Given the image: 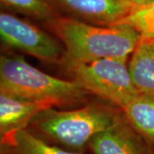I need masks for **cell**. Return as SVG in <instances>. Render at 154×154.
Instances as JSON below:
<instances>
[{"instance_id":"obj_8","label":"cell","mask_w":154,"mask_h":154,"mask_svg":"<svg viewBox=\"0 0 154 154\" xmlns=\"http://www.w3.org/2000/svg\"><path fill=\"white\" fill-rule=\"evenodd\" d=\"M51 107L47 103L30 101L0 93V140L27 128L40 111Z\"/></svg>"},{"instance_id":"obj_10","label":"cell","mask_w":154,"mask_h":154,"mask_svg":"<svg viewBox=\"0 0 154 154\" xmlns=\"http://www.w3.org/2000/svg\"><path fill=\"white\" fill-rule=\"evenodd\" d=\"M0 154H86L55 146L22 128L0 140Z\"/></svg>"},{"instance_id":"obj_11","label":"cell","mask_w":154,"mask_h":154,"mask_svg":"<svg viewBox=\"0 0 154 154\" xmlns=\"http://www.w3.org/2000/svg\"><path fill=\"white\" fill-rule=\"evenodd\" d=\"M122 110L128 122L154 148V95L140 93Z\"/></svg>"},{"instance_id":"obj_3","label":"cell","mask_w":154,"mask_h":154,"mask_svg":"<svg viewBox=\"0 0 154 154\" xmlns=\"http://www.w3.org/2000/svg\"><path fill=\"white\" fill-rule=\"evenodd\" d=\"M0 93L52 107L84 103L91 94L72 80L52 76L31 65L20 55L0 57Z\"/></svg>"},{"instance_id":"obj_9","label":"cell","mask_w":154,"mask_h":154,"mask_svg":"<svg viewBox=\"0 0 154 154\" xmlns=\"http://www.w3.org/2000/svg\"><path fill=\"white\" fill-rule=\"evenodd\" d=\"M128 69L138 91L154 95V39L141 37L130 56Z\"/></svg>"},{"instance_id":"obj_6","label":"cell","mask_w":154,"mask_h":154,"mask_svg":"<svg viewBox=\"0 0 154 154\" xmlns=\"http://www.w3.org/2000/svg\"><path fill=\"white\" fill-rule=\"evenodd\" d=\"M88 151L92 154H154L153 146L136 131L125 116L115 125L94 135Z\"/></svg>"},{"instance_id":"obj_13","label":"cell","mask_w":154,"mask_h":154,"mask_svg":"<svg viewBox=\"0 0 154 154\" xmlns=\"http://www.w3.org/2000/svg\"><path fill=\"white\" fill-rule=\"evenodd\" d=\"M122 24L129 25L142 38L154 39V1L133 7Z\"/></svg>"},{"instance_id":"obj_1","label":"cell","mask_w":154,"mask_h":154,"mask_svg":"<svg viewBox=\"0 0 154 154\" xmlns=\"http://www.w3.org/2000/svg\"><path fill=\"white\" fill-rule=\"evenodd\" d=\"M65 49L64 60L92 62L128 58L141 36L127 24L100 26L74 17H57L45 22Z\"/></svg>"},{"instance_id":"obj_5","label":"cell","mask_w":154,"mask_h":154,"mask_svg":"<svg viewBox=\"0 0 154 154\" xmlns=\"http://www.w3.org/2000/svg\"><path fill=\"white\" fill-rule=\"evenodd\" d=\"M0 36L5 45L39 60L60 63L64 60V46L55 35L11 13L0 14Z\"/></svg>"},{"instance_id":"obj_7","label":"cell","mask_w":154,"mask_h":154,"mask_svg":"<svg viewBox=\"0 0 154 154\" xmlns=\"http://www.w3.org/2000/svg\"><path fill=\"white\" fill-rule=\"evenodd\" d=\"M71 17L91 24L116 26L122 24L132 6L121 0H50Z\"/></svg>"},{"instance_id":"obj_12","label":"cell","mask_w":154,"mask_h":154,"mask_svg":"<svg viewBox=\"0 0 154 154\" xmlns=\"http://www.w3.org/2000/svg\"><path fill=\"white\" fill-rule=\"evenodd\" d=\"M1 5L17 13L45 22L59 17L49 0H1Z\"/></svg>"},{"instance_id":"obj_4","label":"cell","mask_w":154,"mask_h":154,"mask_svg":"<svg viewBox=\"0 0 154 154\" xmlns=\"http://www.w3.org/2000/svg\"><path fill=\"white\" fill-rule=\"evenodd\" d=\"M128 58H105L92 62L63 60L72 81L91 94L122 109L140 94L133 82Z\"/></svg>"},{"instance_id":"obj_14","label":"cell","mask_w":154,"mask_h":154,"mask_svg":"<svg viewBox=\"0 0 154 154\" xmlns=\"http://www.w3.org/2000/svg\"><path fill=\"white\" fill-rule=\"evenodd\" d=\"M121 1L126 5H128L132 7H135V6L143 5L146 4H148L150 2L154 1V0H121Z\"/></svg>"},{"instance_id":"obj_2","label":"cell","mask_w":154,"mask_h":154,"mask_svg":"<svg viewBox=\"0 0 154 154\" xmlns=\"http://www.w3.org/2000/svg\"><path fill=\"white\" fill-rule=\"evenodd\" d=\"M124 116L120 108L90 103L81 108H47L30 122L28 130L42 140L75 152L86 153L94 135L109 128Z\"/></svg>"}]
</instances>
